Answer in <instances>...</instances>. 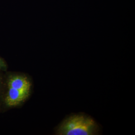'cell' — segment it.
I'll list each match as a JSON object with an SVG mask.
<instances>
[{
    "label": "cell",
    "instance_id": "cell-1",
    "mask_svg": "<svg viewBox=\"0 0 135 135\" xmlns=\"http://www.w3.org/2000/svg\"><path fill=\"white\" fill-rule=\"evenodd\" d=\"M99 130L96 122L90 117L74 115L65 119L57 131L59 135H96Z\"/></svg>",
    "mask_w": 135,
    "mask_h": 135
},
{
    "label": "cell",
    "instance_id": "cell-2",
    "mask_svg": "<svg viewBox=\"0 0 135 135\" xmlns=\"http://www.w3.org/2000/svg\"><path fill=\"white\" fill-rule=\"evenodd\" d=\"M30 91H22L9 88V91L5 99L6 105L9 107H15L23 102L29 96Z\"/></svg>",
    "mask_w": 135,
    "mask_h": 135
},
{
    "label": "cell",
    "instance_id": "cell-3",
    "mask_svg": "<svg viewBox=\"0 0 135 135\" xmlns=\"http://www.w3.org/2000/svg\"><path fill=\"white\" fill-rule=\"evenodd\" d=\"M8 86L9 88L22 91H30L31 83L27 77L22 75H16L10 78Z\"/></svg>",
    "mask_w": 135,
    "mask_h": 135
},
{
    "label": "cell",
    "instance_id": "cell-4",
    "mask_svg": "<svg viewBox=\"0 0 135 135\" xmlns=\"http://www.w3.org/2000/svg\"><path fill=\"white\" fill-rule=\"evenodd\" d=\"M4 66H5V64L4 62L2 60V59L0 58V68L3 67Z\"/></svg>",
    "mask_w": 135,
    "mask_h": 135
}]
</instances>
